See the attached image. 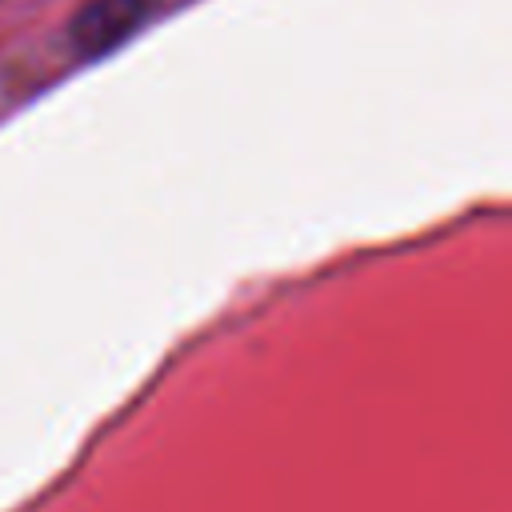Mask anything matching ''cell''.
Here are the masks:
<instances>
[{"mask_svg":"<svg viewBox=\"0 0 512 512\" xmlns=\"http://www.w3.org/2000/svg\"><path fill=\"white\" fill-rule=\"evenodd\" d=\"M156 0H88L72 16V44L80 56H104L124 44L148 16Z\"/></svg>","mask_w":512,"mask_h":512,"instance_id":"cell-1","label":"cell"}]
</instances>
